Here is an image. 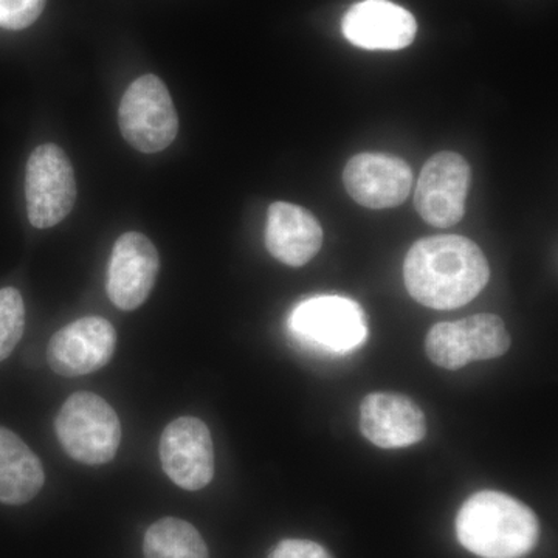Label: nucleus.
I'll return each instance as SVG.
<instances>
[{
    "label": "nucleus",
    "instance_id": "1",
    "mask_svg": "<svg viewBox=\"0 0 558 558\" xmlns=\"http://www.w3.org/2000/svg\"><path fill=\"white\" fill-rule=\"evenodd\" d=\"M403 279L411 299L429 310L449 311L476 299L490 267L475 242L458 234L424 238L410 248Z\"/></svg>",
    "mask_w": 558,
    "mask_h": 558
},
{
    "label": "nucleus",
    "instance_id": "2",
    "mask_svg": "<svg viewBox=\"0 0 558 558\" xmlns=\"http://www.w3.org/2000/svg\"><path fill=\"white\" fill-rule=\"evenodd\" d=\"M454 529L459 543L481 558H523L539 538L534 510L495 490L472 495L459 509Z\"/></svg>",
    "mask_w": 558,
    "mask_h": 558
},
{
    "label": "nucleus",
    "instance_id": "3",
    "mask_svg": "<svg viewBox=\"0 0 558 558\" xmlns=\"http://www.w3.org/2000/svg\"><path fill=\"white\" fill-rule=\"evenodd\" d=\"M54 429L62 449L81 464H108L119 451L120 418L116 410L94 392L70 396L54 418Z\"/></svg>",
    "mask_w": 558,
    "mask_h": 558
},
{
    "label": "nucleus",
    "instance_id": "4",
    "mask_svg": "<svg viewBox=\"0 0 558 558\" xmlns=\"http://www.w3.org/2000/svg\"><path fill=\"white\" fill-rule=\"evenodd\" d=\"M290 332L306 347L349 354L368 340V318L347 296L319 295L303 301L289 318Z\"/></svg>",
    "mask_w": 558,
    "mask_h": 558
},
{
    "label": "nucleus",
    "instance_id": "5",
    "mask_svg": "<svg viewBox=\"0 0 558 558\" xmlns=\"http://www.w3.org/2000/svg\"><path fill=\"white\" fill-rule=\"evenodd\" d=\"M119 123L124 140L140 153H160L174 142L178 110L159 76H140L128 87L120 102Z\"/></svg>",
    "mask_w": 558,
    "mask_h": 558
},
{
    "label": "nucleus",
    "instance_id": "6",
    "mask_svg": "<svg viewBox=\"0 0 558 558\" xmlns=\"http://www.w3.org/2000/svg\"><path fill=\"white\" fill-rule=\"evenodd\" d=\"M510 341L509 330L498 315L478 314L433 326L425 351L435 365L457 371L472 362L501 357L509 351Z\"/></svg>",
    "mask_w": 558,
    "mask_h": 558
},
{
    "label": "nucleus",
    "instance_id": "7",
    "mask_svg": "<svg viewBox=\"0 0 558 558\" xmlns=\"http://www.w3.org/2000/svg\"><path fill=\"white\" fill-rule=\"evenodd\" d=\"M28 220L36 229H50L64 220L76 202V180L68 154L46 143L33 150L25 174Z\"/></svg>",
    "mask_w": 558,
    "mask_h": 558
},
{
    "label": "nucleus",
    "instance_id": "8",
    "mask_svg": "<svg viewBox=\"0 0 558 558\" xmlns=\"http://www.w3.org/2000/svg\"><path fill=\"white\" fill-rule=\"evenodd\" d=\"M472 171L468 160L451 150L436 154L422 168L414 205L421 218L436 229H450L465 215Z\"/></svg>",
    "mask_w": 558,
    "mask_h": 558
},
{
    "label": "nucleus",
    "instance_id": "9",
    "mask_svg": "<svg viewBox=\"0 0 558 558\" xmlns=\"http://www.w3.org/2000/svg\"><path fill=\"white\" fill-rule=\"evenodd\" d=\"M161 468L172 483L185 490L207 487L215 476L211 433L197 417L172 421L160 438Z\"/></svg>",
    "mask_w": 558,
    "mask_h": 558
},
{
    "label": "nucleus",
    "instance_id": "10",
    "mask_svg": "<svg viewBox=\"0 0 558 558\" xmlns=\"http://www.w3.org/2000/svg\"><path fill=\"white\" fill-rule=\"evenodd\" d=\"M117 332L108 319L84 317L58 330L47 348L53 373L78 377L105 368L116 354Z\"/></svg>",
    "mask_w": 558,
    "mask_h": 558
},
{
    "label": "nucleus",
    "instance_id": "11",
    "mask_svg": "<svg viewBox=\"0 0 558 558\" xmlns=\"http://www.w3.org/2000/svg\"><path fill=\"white\" fill-rule=\"evenodd\" d=\"M159 270V252L145 234H121L109 264L110 301L121 311L138 310L153 292Z\"/></svg>",
    "mask_w": 558,
    "mask_h": 558
},
{
    "label": "nucleus",
    "instance_id": "12",
    "mask_svg": "<svg viewBox=\"0 0 558 558\" xmlns=\"http://www.w3.org/2000/svg\"><path fill=\"white\" fill-rule=\"evenodd\" d=\"M343 182L349 196L363 207L395 208L409 197L413 172L399 157L365 153L348 161Z\"/></svg>",
    "mask_w": 558,
    "mask_h": 558
},
{
    "label": "nucleus",
    "instance_id": "13",
    "mask_svg": "<svg viewBox=\"0 0 558 558\" xmlns=\"http://www.w3.org/2000/svg\"><path fill=\"white\" fill-rule=\"evenodd\" d=\"M360 432L380 449H405L425 438L427 418L407 396L373 392L360 405Z\"/></svg>",
    "mask_w": 558,
    "mask_h": 558
},
{
    "label": "nucleus",
    "instance_id": "14",
    "mask_svg": "<svg viewBox=\"0 0 558 558\" xmlns=\"http://www.w3.org/2000/svg\"><path fill=\"white\" fill-rule=\"evenodd\" d=\"M341 32L360 49L402 50L416 38L417 22L389 0H363L347 11Z\"/></svg>",
    "mask_w": 558,
    "mask_h": 558
},
{
    "label": "nucleus",
    "instance_id": "15",
    "mask_svg": "<svg viewBox=\"0 0 558 558\" xmlns=\"http://www.w3.org/2000/svg\"><path fill=\"white\" fill-rule=\"evenodd\" d=\"M323 229L317 218L299 205L275 202L267 211L266 247L279 263L303 267L317 256Z\"/></svg>",
    "mask_w": 558,
    "mask_h": 558
},
{
    "label": "nucleus",
    "instance_id": "16",
    "mask_svg": "<svg viewBox=\"0 0 558 558\" xmlns=\"http://www.w3.org/2000/svg\"><path fill=\"white\" fill-rule=\"evenodd\" d=\"M46 483L40 459L9 428L0 427V502L21 506L32 501Z\"/></svg>",
    "mask_w": 558,
    "mask_h": 558
},
{
    "label": "nucleus",
    "instance_id": "17",
    "mask_svg": "<svg viewBox=\"0 0 558 558\" xmlns=\"http://www.w3.org/2000/svg\"><path fill=\"white\" fill-rule=\"evenodd\" d=\"M145 558H209L207 545L189 521L161 519L146 531Z\"/></svg>",
    "mask_w": 558,
    "mask_h": 558
},
{
    "label": "nucleus",
    "instance_id": "18",
    "mask_svg": "<svg viewBox=\"0 0 558 558\" xmlns=\"http://www.w3.org/2000/svg\"><path fill=\"white\" fill-rule=\"evenodd\" d=\"M25 329V304L20 290L0 289V362L10 357Z\"/></svg>",
    "mask_w": 558,
    "mask_h": 558
},
{
    "label": "nucleus",
    "instance_id": "19",
    "mask_svg": "<svg viewBox=\"0 0 558 558\" xmlns=\"http://www.w3.org/2000/svg\"><path fill=\"white\" fill-rule=\"evenodd\" d=\"M46 0H0V27L24 31L38 21Z\"/></svg>",
    "mask_w": 558,
    "mask_h": 558
},
{
    "label": "nucleus",
    "instance_id": "20",
    "mask_svg": "<svg viewBox=\"0 0 558 558\" xmlns=\"http://www.w3.org/2000/svg\"><path fill=\"white\" fill-rule=\"evenodd\" d=\"M269 558H332L328 550L311 539L288 538L279 542Z\"/></svg>",
    "mask_w": 558,
    "mask_h": 558
}]
</instances>
